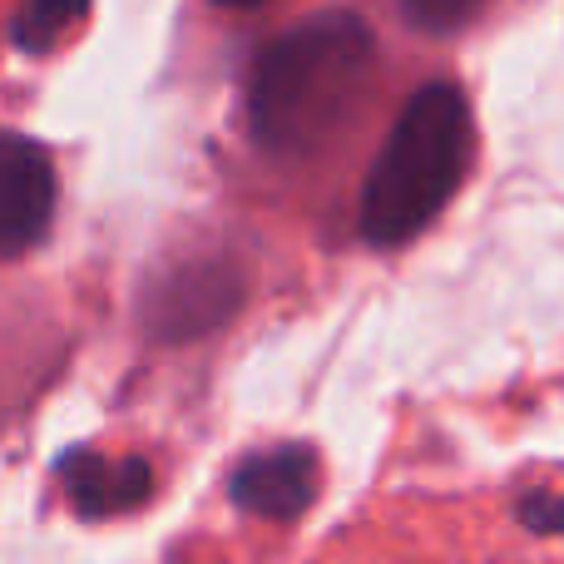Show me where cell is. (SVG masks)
I'll return each instance as SVG.
<instances>
[{
  "mask_svg": "<svg viewBox=\"0 0 564 564\" xmlns=\"http://www.w3.org/2000/svg\"><path fill=\"white\" fill-rule=\"evenodd\" d=\"M228 496L238 510L263 520H297L317 496V460L302 446H282L253 456L228 476Z\"/></svg>",
  "mask_w": 564,
  "mask_h": 564,
  "instance_id": "cell-4",
  "label": "cell"
},
{
  "mask_svg": "<svg viewBox=\"0 0 564 564\" xmlns=\"http://www.w3.org/2000/svg\"><path fill=\"white\" fill-rule=\"evenodd\" d=\"M520 525L530 535H564V496H550V490L525 496L520 500Z\"/></svg>",
  "mask_w": 564,
  "mask_h": 564,
  "instance_id": "cell-9",
  "label": "cell"
},
{
  "mask_svg": "<svg viewBox=\"0 0 564 564\" xmlns=\"http://www.w3.org/2000/svg\"><path fill=\"white\" fill-rule=\"evenodd\" d=\"M476 6H480V0H406L411 20H416V25H426V30H456V25H466V20L476 15Z\"/></svg>",
  "mask_w": 564,
  "mask_h": 564,
  "instance_id": "cell-8",
  "label": "cell"
},
{
  "mask_svg": "<svg viewBox=\"0 0 564 564\" xmlns=\"http://www.w3.org/2000/svg\"><path fill=\"white\" fill-rule=\"evenodd\" d=\"M59 476H65V490L79 516H119V510L139 506V500L154 490V470L134 456L105 460V456H95V451H69Z\"/></svg>",
  "mask_w": 564,
  "mask_h": 564,
  "instance_id": "cell-6",
  "label": "cell"
},
{
  "mask_svg": "<svg viewBox=\"0 0 564 564\" xmlns=\"http://www.w3.org/2000/svg\"><path fill=\"white\" fill-rule=\"evenodd\" d=\"M55 208V174L40 144L0 134V248L35 243Z\"/></svg>",
  "mask_w": 564,
  "mask_h": 564,
  "instance_id": "cell-3",
  "label": "cell"
},
{
  "mask_svg": "<svg viewBox=\"0 0 564 564\" xmlns=\"http://www.w3.org/2000/svg\"><path fill=\"white\" fill-rule=\"evenodd\" d=\"M218 6H258V0H218Z\"/></svg>",
  "mask_w": 564,
  "mask_h": 564,
  "instance_id": "cell-10",
  "label": "cell"
},
{
  "mask_svg": "<svg viewBox=\"0 0 564 564\" xmlns=\"http://www.w3.org/2000/svg\"><path fill=\"white\" fill-rule=\"evenodd\" d=\"M377 59L367 20L351 10H327L307 25L278 35L258 55L248 79L253 139L278 159L312 154L351 115Z\"/></svg>",
  "mask_w": 564,
  "mask_h": 564,
  "instance_id": "cell-1",
  "label": "cell"
},
{
  "mask_svg": "<svg viewBox=\"0 0 564 564\" xmlns=\"http://www.w3.org/2000/svg\"><path fill=\"white\" fill-rule=\"evenodd\" d=\"M238 302V288H234V273L224 268H184L174 282L154 288V322L159 337H198V332L218 327V322L234 312Z\"/></svg>",
  "mask_w": 564,
  "mask_h": 564,
  "instance_id": "cell-5",
  "label": "cell"
},
{
  "mask_svg": "<svg viewBox=\"0 0 564 564\" xmlns=\"http://www.w3.org/2000/svg\"><path fill=\"white\" fill-rule=\"evenodd\" d=\"M85 10H89V0H25V6L15 10L10 35H15V45L25 50V55H45L69 25L85 20Z\"/></svg>",
  "mask_w": 564,
  "mask_h": 564,
  "instance_id": "cell-7",
  "label": "cell"
},
{
  "mask_svg": "<svg viewBox=\"0 0 564 564\" xmlns=\"http://www.w3.org/2000/svg\"><path fill=\"white\" fill-rule=\"evenodd\" d=\"M470 109L456 85H421L401 109L361 194V234L377 248L416 238L466 178Z\"/></svg>",
  "mask_w": 564,
  "mask_h": 564,
  "instance_id": "cell-2",
  "label": "cell"
}]
</instances>
